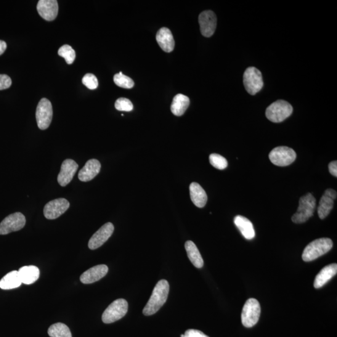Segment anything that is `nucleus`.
Returning <instances> with one entry per match:
<instances>
[{
	"label": "nucleus",
	"instance_id": "f257e3e1",
	"mask_svg": "<svg viewBox=\"0 0 337 337\" xmlns=\"http://www.w3.org/2000/svg\"><path fill=\"white\" fill-rule=\"evenodd\" d=\"M169 293V284L168 281H159L153 291L150 300L143 309V314L146 316L155 314L159 311L168 299Z\"/></svg>",
	"mask_w": 337,
	"mask_h": 337
},
{
	"label": "nucleus",
	"instance_id": "f03ea898",
	"mask_svg": "<svg viewBox=\"0 0 337 337\" xmlns=\"http://www.w3.org/2000/svg\"><path fill=\"white\" fill-rule=\"evenodd\" d=\"M332 240L329 238H320L308 244L302 254L305 262L314 261L318 257L328 253L332 248Z\"/></svg>",
	"mask_w": 337,
	"mask_h": 337
},
{
	"label": "nucleus",
	"instance_id": "7ed1b4c3",
	"mask_svg": "<svg viewBox=\"0 0 337 337\" xmlns=\"http://www.w3.org/2000/svg\"><path fill=\"white\" fill-rule=\"evenodd\" d=\"M316 206V200L311 193L302 196L299 200V206L296 213L292 217L296 224L306 222L314 215Z\"/></svg>",
	"mask_w": 337,
	"mask_h": 337
},
{
	"label": "nucleus",
	"instance_id": "20e7f679",
	"mask_svg": "<svg viewBox=\"0 0 337 337\" xmlns=\"http://www.w3.org/2000/svg\"><path fill=\"white\" fill-rule=\"evenodd\" d=\"M293 112V106L283 100H278L270 105L267 108L265 115L267 118L273 123H281Z\"/></svg>",
	"mask_w": 337,
	"mask_h": 337
},
{
	"label": "nucleus",
	"instance_id": "39448f33",
	"mask_svg": "<svg viewBox=\"0 0 337 337\" xmlns=\"http://www.w3.org/2000/svg\"><path fill=\"white\" fill-rule=\"evenodd\" d=\"M261 309L257 300L252 298L247 301L244 304L241 320L244 327L251 328L258 322L261 316Z\"/></svg>",
	"mask_w": 337,
	"mask_h": 337
},
{
	"label": "nucleus",
	"instance_id": "423d86ee",
	"mask_svg": "<svg viewBox=\"0 0 337 337\" xmlns=\"http://www.w3.org/2000/svg\"><path fill=\"white\" fill-rule=\"evenodd\" d=\"M244 87L251 95L259 92L264 86L263 79L261 71L255 67H249L244 73Z\"/></svg>",
	"mask_w": 337,
	"mask_h": 337
},
{
	"label": "nucleus",
	"instance_id": "0eeeda50",
	"mask_svg": "<svg viewBox=\"0 0 337 337\" xmlns=\"http://www.w3.org/2000/svg\"><path fill=\"white\" fill-rule=\"evenodd\" d=\"M127 310H128V304L126 300L117 299L111 304L103 313V322L105 323L115 322L125 316Z\"/></svg>",
	"mask_w": 337,
	"mask_h": 337
},
{
	"label": "nucleus",
	"instance_id": "6e6552de",
	"mask_svg": "<svg viewBox=\"0 0 337 337\" xmlns=\"http://www.w3.org/2000/svg\"><path fill=\"white\" fill-rule=\"evenodd\" d=\"M270 161L275 166H287L295 161L297 157L295 151L286 147H277L269 154Z\"/></svg>",
	"mask_w": 337,
	"mask_h": 337
},
{
	"label": "nucleus",
	"instance_id": "1a4fd4ad",
	"mask_svg": "<svg viewBox=\"0 0 337 337\" xmlns=\"http://www.w3.org/2000/svg\"><path fill=\"white\" fill-rule=\"evenodd\" d=\"M53 107L52 103L46 98H42L37 106L36 118L39 129L45 130L49 128L53 119Z\"/></svg>",
	"mask_w": 337,
	"mask_h": 337
},
{
	"label": "nucleus",
	"instance_id": "9d476101",
	"mask_svg": "<svg viewBox=\"0 0 337 337\" xmlns=\"http://www.w3.org/2000/svg\"><path fill=\"white\" fill-rule=\"evenodd\" d=\"M26 224L25 216L21 212L10 214L0 224V235H7L22 229Z\"/></svg>",
	"mask_w": 337,
	"mask_h": 337
},
{
	"label": "nucleus",
	"instance_id": "9b49d317",
	"mask_svg": "<svg viewBox=\"0 0 337 337\" xmlns=\"http://www.w3.org/2000/svg\"><path fill=\"white\" fill-rule=\"evenodd\" d=\"M70 208V203L66 199L59 198L47 203L44 208V216L47 219L58 218Z\"/></svg>",
	"mask_w": 337,
	"mask_h": 337
},
{
	"label": "nucleus",
	"instance_id": "f8f14e48",
	"mask_svg": "<svg viewBox=\"0 0 337 337\" xmlns=\"http://www.w3.org/2000/svg\"><path fill=\"white\" fill-rule=\"evenodd\" d=\"M201 32L204 36L209 38L213 35L217 26L216 14L211 10L204 11L199 16Z\"/></svg>",
	"mask_w": 337,
	"mask_h": 337
},
{
	"label": "nucleus",
	"instance_id": "ddd939ff",
	"mask_svg": "<svg viewBox=\"0 0 337 337\" xmlns=\"http://www.w3.org/2000/svg\"><path fill=\"white\" fill-rule=\"evenodd\" d=\"M115 227L112 223L108 222L103 225L90 238L88 247L91 250H95L102 246L112 235Z\"/></svg>",
	"mask_w": 337,
	"mask_h": 337
},
{
	"label": "nucleus",
	"instance_id": "4468645a",
	"mask_svg": "<svg viewBox=\"0 0 337 337\" xmlns=\"http://www.w3.org/2000/svg\"><path fill=\"white\" fill-rule=\"evenodd\" d=\"M78 169V164L73 159H68L63 162L57 179L61 186L65 187L70 184Z\"/></svg>",
	"mask_w": 337,
	"mask_h": 337
},
{
	"label": "nucleus",
	"instance_id": "2eb2a0df",
	"mask_svg": "<svg viewBox=\"0 0 337 337\" xmlns=\"http://www.w3.org/2000/svg\"><path fill=\"white\" fill-rule=\"evenodd\" d=\"M58 10L57 0H39L37 5L39 15L44 20L49 21L55 20L58 14Z\"/></svg>",
	"mask_w": 337,
	"mask_h": 337
},
{
	"label": "nucleus",
	"instance_id": "dca6fc26",
	"mask_svg": "<svg viewBox=\"0 0 337 337\" xmlns=\"http://www.w3.org/2000/svg\"><path fill=\"white\" fill-rule=\"evenodd\" d=\"M337 194L335 190L328 189L321 198L318 208V214L321 219H324L330 214L334 206V201L336 199Z\"/></svg>",
	"mask_w": 337,
	"mask_h": 337
},
{
	"label": "nucleus",
	"instance_id": "f3484780",
	"mask_svg": "<svg viewBox=\"0 0 337 337\" xmlns=\"http://www.w3.org/2000/svg\"><path fill=\"white\" fill-rule=\"evenodd\" d=\"M108 267L106 265H98L91 268L81 275V282L84 284L97 282L107 274Z\"/></svg>",
	"mask_w": 337,
	"mask_h": 337
},
{
	"label": "nucleus",
	"instance_id": "a211bd4d",
	"mask_svg": "<svg viewBox=\"0 0 337 337\" xmlns=\"http://www.w3.org/2000/svg\"><path fill=\"white\" fill-rule=\"evenodd\" d=\"M102 165L97 159H90L80 170L78 178L82 182H88L93 179L100 173Z\"/></svg>",
	"mask_w": 337,
	"mask_h": 337
},
{
	"label": "nucleus",
	"instance_id": "6ab92c4d",
	"mask_svg": "<svg viewBox=\"0 0 337 337\" xmlns=\"http://www.w3.org/2000/svg\"><path fill=\"white\" fill-rule=\"evenodd\" d=\"M156 40L164 52L171 53L173 51L175 41L173 35L169 28H161L156 34Z\"/></svg>",
	"mask_w": 337,
	"mask_h": 337
},
{
	"label": "nucleus",
	"instance_id": "aec40b11",
	"mask_svg": "<svg viewBox=\"0 0 337 337\" xmlns=\"http://www.w3.org/2000/svg\"><path fill=\"white\" fill-rule=\"evenodd\" d=\"M337 272L336 264H331L323 268L321 271L318 273L314 281V287L320 288L325 285L328 281H330Z\"/></svg>",
	"mask_w": 337,
	"mask_h": 337
},
{
	"label": "nucleus",
	"instance_id": "412c9836",
	"mask_svg": "<svg viewBox=\"0 0 337 337\" xmlns=\"http://www.w3.org/2000/svg\"><path fill=\"white\" fill-rule=\"evenodd\" d=\"M191 200L198 208H203L208 201L206 191L197 182L191 183L189 187Z\"/></svg>",
	"mask_w": 337,
	"mask_h": 337
},
{
	"label": "nucleus",
	"instance_id": "4be33fe9",
	"mask_svg": "<svg viewBox=\"0 0 337 337\" xmlns=\"http://www.w3.org/2000/svg\"><path fill=\"white\" fill-rule=\"evenodd\" d=\"M234 224L240 230L244 237L252 240L256 236L253 223L248 218L242 216H237L234 218Z\"/></svg>",
	"mask_w": 337,
	"mask_h": 337
},
{
	"label": "nucleus",
	"instance_id": "5701e85b",
	"mask_svg": "<svg viewBox=\"0 0 337 337\" xmlns=\"http://www.w3.org/2000/svg\"><path fill=\"white\" fill-rule=\"evenodd\" d=\"M18 273L21 282L26 285H30L35 282L39 277V270L34 265L21 267Z\"/></svg>",
	"mask_w": 337,
	"mask_h": 337
},
{
	"label": "nucleus",
	"instance_id": "b1692460",
	"mask_svg": "<svg viewBox=\"0 0 337 337\" xmlns=\"http://www.w3.org/2000/svg\"><path fill=\"white\" fill-rule=\"evenodd\" d=\"M190 105L189 98L184 94H178L173 98L171 110L175 116H180L185 113Z\"/></svg>",
	"mask_w": 337,
	"mask_h": 337
},
{
	"label": "nucleus",
	"instance_id": "393cba45",
	"mask_svg": "<svg viewBox=\"0 0 337 337\" xmlns=\"http://www.w3.org/2000/svg\"><path fill=\"white\" fill-rule=\"evenodd\" d=\"M185 248L187 252V256L192 264L198 269L203 267L204 265L203 259L196 244L192 241L188 240L185 244Z\"/></svg>",
	"mask_w": 337,
	"mask_h": 337
},
{
	"label": "nucleus",
	"instance_id": "a878e982",
	"mask_svg": "<svg viewBox=\"0 0 337 337\" xmlns=\"http://www.w3.org/2000/svg\"><path fill=\"white\" fill-rule=\"evenodd\" d=\"M22 284L19 273L17 270L8 273L0 280V288L3 290H10L19 287Z\"/></svg>",
	"mask_w": 337,
	"mask_h": 337
},
{
	"label": "nucleus",
	"instance_id": "bb28decb",
	"mask_svg": "<svg viewBox=\"0 0 337 337\" xmlns=\"http://www.w3.org/2000/svg\"><path fill=\"white\" fill-rule=\"evenodd\" d=\"M51 337H72L70 328L62 323H57L50 326L47 330Z\"/></svg>",
	"mask_w": 337,
	"mask_h": 337
},
{
	"label": "nucleus",
	"instance_id": "cd10ccee",
	"mask_svg": "<svg viewBox=\"0 0 337 337\" xmlns=\"http://www.w3.org/2000/svg\"><path fill=\"white\" fill-rule=\"evenodd\" d=\"M114 82L117 86L125 89H131L134 86V82L129 77L124 75L122 72L115 74Z\"/></svg>",
	"mask_w": 337,
	"mask_h": 337
},
{
	"label": "nucleus",
	"instance_id": "c85d7f7f",
	"mask_svg": "<svg viewBox=\"0 0 337 337\" xmlns=\"http://www.w3.org/2000/svg\"><path fill=\"white\" fill-rule=\"evenodd\" d=\"M58 55L64 58L66 60V62L68 65H71L74 62L76 58L75 51L73 49V47L70 45L65 44L60 47L58 50Z\"/></svg>",
	"mask_w": 337,
	"mask_h": 337
},
{
	"label": "nucleus",
	"instance_id": "c756f323",
	"mask_svg": "<svg viewBox=\"0 0 337 337\" xmlns=\"http://www.w3.org/2000/svg\"><path fill=\"white\" fill-rule=\"evenodd\" d=\"M209 161L211 165L217 169L223 170L228 166L227 159L217 154H212L209 156Z\"/></svg>",
	"mask_w": 337,
	"mask_h": 337
},
{
	"label": "nucleus",
	"instance_id": "7c9ffc66",
	"mask_svg": "<svg viewBox=\"0 0 337 337\" xmlns=\"http://www.w3.org/2000/svg\"><path fill=\"white\" fill-rule=\"evenodd\" d=\"M115 108L117 110L120 111H129L133 110V105L131 101L125 98H120L116 100L115 103Z\"/></svg>",
	"mask_w": 337,
	"mask_h": 337
},
{
	"label": "nucleus",
	"instance_id": "2f4dec72",
	"mask_svg": "<svg viewBox=\"0 0 337 337\" xmlns=\"http://www.w3.org/2000/svg\"><path fill=\"white\" fill-rule=\"evenodd\" d=\"M82 83L89 89H97L98 86L97 76L91 73L86 74L82 79Z\"/></svg>",
	"mask_w": 337,
	"mask_h": 337
},
{
	"label": "nucleus",
	"instance_id": "473e14b6",
	"mask_svg": "<svg viewBox=\"0 0 337 337\" xmlns=\"http://www.w3.org/2000/svg\"><path fill=\"white\" fill-rule=\"evenodd\" d=\"M12 84V79L7 74H0V90L9 88Z\"/></svg>",
	"mask_w": 337,
	"mask_h": 337
},
{
	"label": "nucleus",
	"instance_id": "72a5a7b5",
	"mask_svg": "<svg viewBox=\"0 0 337 337\" xmlns=\"http://www.w3.org/2000/svg\"><path fill=\"white\" fill-rule=\"evenodd\" d=\"M184 337H209L202 331L195 329H189L185 331L184 334Z\"/></svg>",
	"mask_w": 337,
	"mask_h": 337
},
{
	"label": "nucleus",
	"instance_id": "f704fd0d",
	"mask_svg": "<svg viewBox=\"0 0 337 337\" xmlns=\"http://www.w3.org/2000/svg\"><path fill=\"white\" fill-rule=\"evenodd\" d=\"M329 172L333 176L337 177V162L334 161L328 164Z\"/></svg>",
	"mask_w": 337,
	"mask_h": 337
},
{
	"label": "nucleus",
	"instance_id": "c9c22d12",
	"mask_svg": "<svg viewBox=\"0 0 337 337\" xmlns=\"http://www.w3.org/2000/svg\"><path fill=\"white\" fill-rule=\"evenodd\" d=\"M7 44L4 41L0 40V56L4 54L7 50Z\"/></svg>",
	"mask_w": 337,
	"mask_h": 337
},
{
	"label": "nucleus",
	"instance_id": "e433bc0d",
	"mask_svg": "<svg viewBox=\"0 0 337 337\" xmlns=\"http://www.w3.org/2000/svg\"><path fill=\"white\" fill-rule=\"evenodd\" d=\"M180 337H184V335H180Z\"/></svg>",
	"mask_w": 337,
	"mask_h": 337
}]
</instances>
